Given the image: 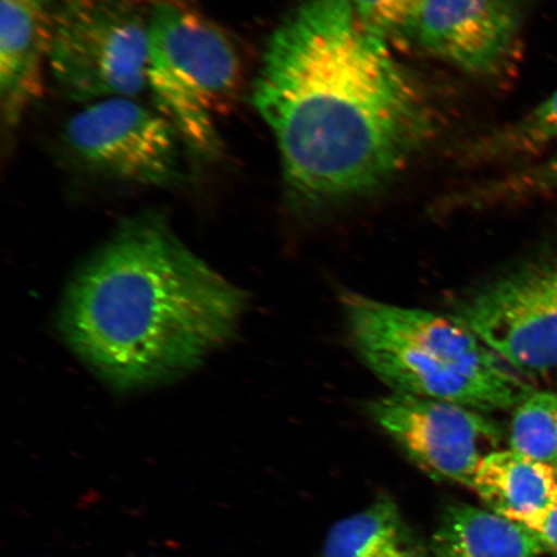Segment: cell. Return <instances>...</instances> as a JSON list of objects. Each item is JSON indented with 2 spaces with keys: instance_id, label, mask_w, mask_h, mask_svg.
<instances>
[{
  "instance_id": "obj_1",
  "label": "cell",
  "mask_w": 557,
  "mask_h": 557,
  "mask_svg": "<svg viewBox=\"0 0 557 557\" xmlns=\"http://www.w3.org/2000/svg\"><path fill=\"white\" fill-rule=\"evenodd\" d=\"M252 103L273 134L292 203L371 197L441 131L434 100L350 0H304L271 35Z\"/></svg>"
},
{
  "instance_id": "obj_2",
  "label": "cell",
  "mask_w": 557,
  "mask_h": 557,
  "mask_svg": "<svg viewBox=\"0 0 557 557\" xmlns=\"http://www.w3.org/2000/svg\"><path fill=\"white\" fill-rule=\"evenodd\" d=\"M246 295L181 242L162 214L125 220L70 283L66 344L121 392L164 385L232 341Z\"/></svg>"
},
{
  "instance_id": "obj_3",
  "label": "cell",
  "mask_w": 557,
  "mask_h": 557,
  "mask_svg": "<svg viewBox=\"0 0 557 557\" xmlns=\"http://www.w3.org/2000/svg\"><path fill=\"white\" fill-rule=\"evenodd\" d=\"M148 87L195 157L222 154L218 122L238 102L242 62L226 33L186 0L151 2Z\"/></svg>"
},
{
  "instance_id": "obj_4",
  "label": "cell",
  "mask_w": 557,
  "mask_h": 557,
  "mask_svg": "<svg viewBox=\"0 0 557 557\" xmlns=\"http://www.w3.org/2000/svg\"><path fill=\"white\" fill-rule=\"evenodd\" d=\"M152 0H59L47 66L79 102L132 97L148 87Z\"/></svg>"
},
{
  "instance_id": "obj_5",
  "label": "cell",
  "mask_w": 557,
  "mask_h": 557,
  "mask_svg": "<svg viewBox=\"0 0 557 557\" xmlns=\"http://www.w3.org/2000/svg\"><path fill=\"white\" fill-rule=\"evenodd\" d=\"M515 372L557 371V259L528 263L459 301L455 315Z\"/></svg>"
},
{
  "instance_id": "obj_6",
  "label": "cell",
  "mask_w": 557,
  "mask_h": 557,
  "mask_svg": "<svg viewBox=\"0 0 557 557\" xmlns=\"http://www.w3.org/2000/svg\"><path fill=\"white\" fill-rule=\"evenodd\" d=\"M64 139L79 163L111 180L170 187L185 178L176 129L132 97L87 104L67 122Z\"/></svg>"
},
{
  "instance_id": "obj_7",
  "label": "cell",
  "mask_w": 557,
  "mask_h": 557,
  "mask_svg": "<svg viewBox=\"0 0 557 557\" xmlns=\"http://www.w3.org/2000/svg\"><path fill=\"white\" fill-rule=\"evenodd\" d=\"M369 414L431 476L466 486L500 441L496 422L457 403L392 393L369 404Z\"/></svg>"
},
{
  "instance_id": "obj_8",
  "label": "cell",
  "mask_w": 557,
  "mask_h": 557,
  "mask_svg": "<svg viewBox=\"0 0 557 557\" xmlns=\"http://www.w3.org/2000/svg\"><path fill=\"white\" fill-rule=\"evenodd\" d=\"M532 0H423L409 44L472 78L497 83L519 61Z\"/></svg>"
},
{
  "instance_id": "obj_9",
  "label": "cell",
  "mask_w": 557,
  "mask_h": 557,
  "mask_svg": "<svg viewBox=\"0 0 557 557\" xmlns=\"http://www.w3.org/2000/svg\"><path fill=\"white\" fill-rule=\"evenodd\" d=\"M59 0H2L0 15V109L4 137L18 127L41 90Z\"/></svg>"
},
{
  "instance_id": "obj_10",
  "label": "cell",
  "mask_w": 557,
  "mask_h": 557,
  "mask_svg": "<svg viewBox=\"0 0 557 557\" xmlns=\"http://www.w3.org/2000/svg\"><path fill=\"white\" fill-rule=\"evenodd\" d=\"M471 487L492 511L517 521L557 505V468L511 448L494 450L479 465Z\"/></svg>"
},
{
  "instance_id": "obj_11",
  "label": "cell",
  "mask_w": 557,
  "mask_h": 557,
  "mask_svg": "<svg viewBox=\"0 0 557 557\" xmlns=\"http://www.w3.org/2000/svg\"><path fill=\"white\" fill-rule=\"evenodd\" d=\"M435 557H540L541 541L524 525L469 505L448 508L436 529Z\"/></svg>"
},
{
  "instance_id": "obj_12",
  "label": "cell",
  "mask_w": 557,
  "mask_h": 557,
  "mask_svg": "<svg viewBox=\"0 0 557 557\" xmlns=\"http://www.w3.org/2000/svg\"><path fill=\"white\" fill-rule=\"evenodd\" d=\"M323 557H418L398 508L383 499L334 524Z\"/></svg>"
},
{
  "instance_id": "obj_13",
  "label": "cell",
  "mask_w": 557,
  "mask_h": 557,
  "mask_svg": "<svg viewBox=\"0 0 557 557\" xmlns=\"http://www.w3.org/2000/svg\"><path fill=\"white\" fill-rule=\"evenodd\" d=\"M557 143V88L545 101L511 124L476 139L465 149L470 164L520 162Z\"/></svg>"
},
{
  "instance_id": "obj_14",
  "label": "cell",
  "mask_w": 557,
  "mask_h": 557,
  "mask_svg": "<svg viewBox=\"0 0 557 557\" xmlns=\"http://www.w3.org/2000/svg\"><path fill=\"white\" fill-rule=\"evenodd\" d=\"M513 409L510 448L557 468V395L533 392Z\"/></svg>"
},
{
  "instance_id": "obj_15",
  "label": "cell",
  "mask_w": 557,
  "mask_h": 557,
  "mask_svg": "<svg viewBox=\"0 0 557 557\" xmlns=\"http://www.w3.org/2000/svg\"><path fill=\"white\" fill-rule=\"evenodd\" d=\"M368 30L388 41L408 45L423 0H350Z\"/></svg>"
},
{
  "instance_id": "obj_16",
  "label": "cell",
  "mask_w": 557,
  "mask_h": 557,
  "mask_svg": "<svg viewBox=\"0 0 557 557\" xmlns=\"http://www.w3.org/2000/svg\"><path fill=\"white\" fill-rule=\"evenodd\" d=\"M557 189V151L541 162L507 174L486 186L482 195L487 197H532Z\"/></svg>"
},
{
  "instance_id": "obj_17",
  "label": "cell",
  "mask_w": 557,
  "mask_h": 557,
  "mask_svg": "<svg viewBox=\"0 0 557 557\" xmlns=\"http://www.w3.org/2000/svg\"><path fill=\"white\" fill-rule=\"evenodd\" d=\"M517 522L534 533L543 547L557 557V505L546 508V510L525 515Z\"/></svg>"
}]
</instances>
